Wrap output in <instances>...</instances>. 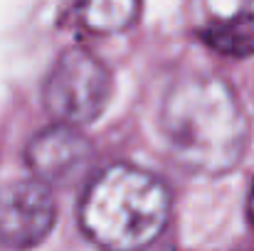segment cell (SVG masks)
<instances>
[{"instance_id": "1", "label": "cell", "mask_w": 254, "mask_h": 251, "mask_svg": "<svg viewBox=\"0 0 254 251\" xmlns=\"http://www.w3.org/2000/svg\"><path fill=\"white\" fill-rule=\"evenodd\" d=\"M161 131L173 158L202 175L235 170L250 143V123L235 89L212 74L173 82L161 106Z\"/></svg>"}, {"instance_id": "2", "label": "cell", "mask_w": 254, "mask_h": 251, "mask_svg": "<svg viewBox=\"0 0 254 251\" xmlns=\"http://www.w3.org/2000/svg\"><path fill=\"white\" fill-rule=\"evenodd\" d=\"M170 192L151 175L128 163L104 167L86 185L79 204L84 234L106 251L148 247L168 224Z\"/></svg>"}, {"instance_id": "3", "label": "cell", "mask_w": 254, "mask_h": 251, "mask_svg": "<svg viewBox=\"0 0 254 251\" xmlns=\"http://www.w3.org/2000/svg\"><path fill=\"white\" fill-rule=\"evenodd\" d=\"M111 99V74L91 52L64 50L42 84V103L57 123L84 128L94 123Z\"/></svg>"}, {"instance_id": "4", "label": "cell", "mask_w": 254, "mask_h": 251, "mask_svg": "<svg viewBox=\"0 0 254 251\" xmlns=\"http://www.w3.org/2000/svg\"><path fill=\"white\" fill-rule=\"evenodd\" d=\"M57 219L50 185L40 177L12 180L0 187V244L12 251L35 249Z\"/></svg>"}, {"instance_id": "5", "label": "cell", "mask_w": 254, "mask_h": 251, "mask_svg": "<svg viewBox=\"0 0 254 251\" xmlns=\"http://www.w3.org/2000/svg\"><path fill=\"white\" fill-rule=\"evenodd\" d=\"M94 160V146L82 128L57 123L40 131L25 148L30 172L47 185H62L79 177Z\"/></svg>"}, {"instance_id": "6", "label": "cell", "mask_w": 254, "mask_h": 251, "mask_svg": "<svg viewBox=\"0 0 254 251\" xmlns=\"http://www.w3.org/2000/svg\"><path fill=\"white\" fill-rule=\"evenodd\" d=\"M200 40L225 57H250L254 54V12H242L207 25L200 30Z\"/></svg>"}, {"instance_id": "7", "label": "cell", "mask_w": 254, "mask_h": 251, "mask_svg": "<svg viewBox=\"0 0 254 251\" xmlns=\"http://www.w3.org/2000/svg\"><path fill=\"white\" fill-rule=\"evenodd\" d=\"M141 12V0H82L79 17L86 30L111 35L128 30Z\"/></svg>"}, {"instance_id": "8", "label": "cell", "mask_w": 254, "mask_h": 251, "mask_svg": "<svg viewBox=\"0 0 254 251\" xmlns=\"http://www.w3.org/2000/svg\"><path fill=\"white\" fill-rule=\"evenodd\" d=\"M247 222L254 227V180L252 187H250V195H247Z\"/></svg>"}]
</instances>
